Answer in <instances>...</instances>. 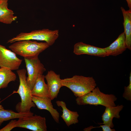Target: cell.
<instances>
[{"label": "cell", "mask_w": 131, "mask_h": 131, "mask_svg": "<svg viewBox=\"0 0 131 131\" xmlns=\"http://www.w3.org/2000/svg\"><path fill=\"white\" fill-rule=\"evenodd\" d=\"M1 99V98H0V101ZM4 109L3 107L1 105H0V109Z\"/></svg>", "instance_id": "cb8c5ba5"}, {"label": "cell", "mask_w": 131, "mask_h": 131, "mask_svg": "<svg viewBox=\"0 0 131 131\" xmlns=\"http://www.w3.org/2000/svg\"><path fill=\"white\" fill-rule=\"evenodd\" d=\"M98 127H101L103 131H115V129H112L109 126L104 124L103 125H100Z\"/></svg>", "instance_id": "7402d4cb"}, {"label": "cell", "mask_w": 131, "mask_h": 131, "mask_svg": "<svg viewBox=\"0 0 131 131\" xmlns=\"http://www.w3.org/2000/svg\"><path fill=\"white\" fill-rule=\"evenodd\" d=\"M62 86L70 89L76 97L84 95L91 91L97 86L93 77L75 75L71 78L61 79Z\"/></svg>", "instance_id": "6da1fadb"}, {"label": "cell", "mask_w": 131, "mask_h": 131, "mask_svg": "<svg viewBox=\"0 0 131 131\" xmlns=\"http://www.w3.org/2000/svg\"><path fill=\"white\" fill-rule=\"evenodd\" d=\"M8 0H0V22L10 24L16 20L17 17L14 16L12 10L8 8Z\"/></svg>", "instance_id": "e0dca14e"}, {"label": "cell", "mask_w": 131, "mask_h": 131, "mask_svg": "<svg viewBox=\"0 0 131 131\" xmlns=\"http://www.w3.org/2000/svg\"><path fill=\"white\" fill-rule=\"evenodd\" d=\"M45 76L43 74L38 76L31 90L33 96L50 98L49 88L45 82Z\"/></svg>", "instance_id": "5bb4252c"}, {"label": "cell", "mask_w": 131, "mask_h": 131, "mask_svg": "<svg viewBox=\"0 0 131 131\" xmlns=\"http://www.w3.org/2000/svg\"><path fill=\"white\" fill-rule=\"evenodd\" d=\"M33 115V113L31 111L25 113H16L11 110L0 109V126L4 121Z\"/></svg>", "instance_id": "d6986e66"}, {"label": "cell", "mask_w": 131, "mask_h": 131, "mask_svg": "<svg viewBox=\"0 0 131 131\" xmlns=\"http://www.w3.org/2000/svg\"><path fill=\"white\" fill-rule=\"evenodd\" d=\"M16 127L33 131H47L45 118L36 115L19 118Z\"/></svg>", "instance_id": "52a82bcc"}, {"label": "cell", "mask_w": 131, "mask_h": 131, "mask_svg": "<svg viewBox=\"0 0 131 131\" xmlns=\"http://www.w3.org/2000/svg\"><path fill=\"white\" fill-rule=\"evenodd\" d=\"M57 106L61 107L62 109V114L61 117L65 122L67 126L78 123L79 115L76 111H73L68 109L67 107L65 102L63 101L58 100L56 102Z\"/></svg>", "instance_id": "9a60e30c"}, {"label": "cell", "mask_w": 131, "mask_h": 131, "mask_svg": "<svg viewBox=\"0 0 131 131\" xmlns=\"http://www.w3.org/2000/svg\"><path fill=\"white\" fill-rule=\"evenodd\" d=\"M124 106L123 105H118L115 106L106 107L105 111L102 116V120L103 124L109 126L113 128L114 125L113 122L114 118L119 119L120 118V112L123 109Z\"/></svg>", "instance_id": "4fadbf2b"}, {"label": "cell", "mask_w": 131, "mask_h": 131, "mask_svg": "<svg viewBox=\"0 0 131 131\" xmlns=\"http://www.w3.org/2000/svg\"><path fill=\"white\" fill-rule=\"evenodd\" d=\"M46 80L52 100L57 98L60 88L62 86L60 75L52 70L49 71L45 76Z\"/></svg>", "instance_id": "30bf717a"}, {"label": "cell", "mask_w": 131, "mask_h": 131, "mask_svg": "<svg viewBox=\"0 0 131 131\" xmlns=\"http://www.w3.org/2000/svg\"><path fill=\"white\" fill-rule=\"evenodd\" d=\"M16 74L9 69L5 67H0V90L8 87L11 82L16 80Z\"/></svg>", "instance_id": "ac0fdd59"}, {"label": "cell", "mask_w": 131, "mask_h": 131, "mask_svg": "<svg viewBox=\"0 0 131 131\" xmlns=\"http://www.w3.org/2000/svg\"><path fill=\"white\" fill-rule=\"evenodd\" d=\"M17 121L12 120L5 127L0 129V131H9L16 127Z\"/></svg>", "instance_id": "44dd1931"}, {"label": "cell", "mask_w": 131, "mask_h": 131, "mask_svg": "<svg viewBox=\"0 0 131 131\" xmlns=\"http://www.w3.org/2000/svg\"><path fill=\"white\" fill-rule=\"evenodd\" d=\"M49 46L46 42H38L27 40L15 42L8 47L16 54L30 59L38 57L41 53Z\"/></svg>", "instance_id": "7a4b0ae2"}, {"label": "cell", "mask_w": 131, "mask_h": 131, "mask_svg": "<svg viewBox=\"0 0 131 131\" xmlns=\"http://www.w3.org/2000/svg\"><path fill=\"white\" fill-rule=\"evenodd\" d=\"M19 84L17 90L15 93H18L20 96L21 102L16 105V109L18 112H29L31 108L36 105L32 101L31 90L27 85L26 81V70L24 69L17 70Z\"/></svg>", "instance_id": "3957f363"}, {"label": "cell", "mask_w": 131, "mask_h": 131, "mask_svg": "<svg viewBox=\"0 0 131 131\" xmlns=\"http://www.w3.org/2000/svg\"><path fill=\"white\" fill-rule=\"evenodd\" d=\"M105 48L107 56H116L123 53L127 49L124 32L120 34L117 38L109 46Z\"/></svg>", "instance_id": "7c38bea8"}, {"label": "cell", "mask_w": 131, "mask_h": 131, "mask_svg": "<svg viewBox=\"0 0 131 131\" xmlns=\"http://www.w3.org/2000/svg\"><path fill=\"white\" fill-rule=\"evenodd\" d=\"M129 85L124 87V91L123 97L127 100L131 101V72L129 77Z\"/></svg>", "instance_id": "ffe728a7"}, {"label": "cell", "mask_w": 131, "mask_h": 131, "mask_svg": "<svg viewBox=\"0 0 131 131\" xmlns=\"http://www.w3.org/2000/svg\"><path fill=\"white\" fill-rule=\"evenodd\" d=\"M126 1L128 6L129 9H131V0H125Z\"/></svg>", "instance_id": "603a6c76"}, {"label": "cell", "mask_w": 131, "mask_h": 131, "mask_svg": "<svg viewBox=\"0 0 131 131\" xmlns=\"http://www.w3.org/2000/svg\"><path fill=\"white\" fill-rule=\"evenodd\" d=\"M117 99L115 95L105 94L97 87L86 95L77 97L75 100L77 104L79 105H100L106 107L116 106L115 102Z\"/></svg>", "instance_id": "277c9868"}, {"label": "cell", "mask_w": 131, "mask_h": 131, "mask_svg": "<svg viewBox=\"0 0 131 131\" xmlns=\"http://www.w3.org/2000/svg\"><path fill=\"white\" fill-rule=\"evenodd\" d=\"M23 60L18 58L13 51L0 44V67L8 68L13 71L17 70Z\"/></svg>", "instance_id": "ba28073f"}, {"label": "cell", "mask_w": 131, "mask_h": 131, "mask_svg": "<svg viewBox=\"0 0 131 131\" xmlns=\"http://www.w3.org/2000/svg\"><path fill=\"white\" fill-rule=\"evenodd\" d=\"M59 36L58 30L43 29L33 30L29 33H21L16 36L8 40L7 43H12L24 40H36L44 41L50 46L54 43Z\"/></svg>", "instance_id": "5b68a950"}, {"label": "cell", "mask_w": 131, "mask_h": 131, "mask_svg": "<svg viewBox=\"0 0 131 131\" xmlns=\"http://www.w3.org/2000/svg\"><path fill=\"white\" fill-rule=\"evenodd\" d=\"M32 100L37 108L39 109H45L49 111L54 121L59 123V114L56 109L53 107L50 98L32 96Z\"/></svg>", "instance_id": "8fae6325"}, {"label": "cell", "mask_w": 131, "mask_h": 131, "mask_svg": "<svg viewBox=\"0 0 131 131\" xmlns=\"http://www.w3.org/2000/svg\"><path fill=\"white\" fill-rule=\"evenodd\" d=\"M121 9L123 18V25L124 29L125 42L127 49L131 50V9L126 10L123 7Z\"/></svg>", "instance_id": "2e32d148"}, {"label": "cell", "mask_w": 131, "mask_h": 131, "mask_svg": "<svg viewBox=\"0 0 131 131\" xmlns=\"http://www.w3.org/2000/svg\"><path fill=\"white\" fill-rule=\"evenodd\" d=\"M24 60L28 75L26 82L32 90L38 76L43 74L46 69L38 57L30 59L24 58Z\"/></svg>", "instance_id": "8992f818"}, {"label": "cell", "mask_w": 131, "mask_h": 131, "mask_svg": "<svg viewBox=\"0 0 131 131\" xmlns=\"http://www.w3.org/2000/svg\"><path fill=\"white\" fill-rule=\"evenodd\" d=\"M73 53L77 55L86 54L100 57L107 56L105 48L95 47L82 42H78L74 44Z\"/></svg>", "instance_id": "9c48e42d"}]
</instances>
